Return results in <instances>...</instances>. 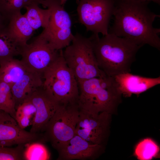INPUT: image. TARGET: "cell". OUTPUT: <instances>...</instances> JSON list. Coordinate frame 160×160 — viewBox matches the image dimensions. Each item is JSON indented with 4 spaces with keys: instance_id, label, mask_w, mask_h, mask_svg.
<instances>
[{
    "instance_id": "1",
    "label": "cell",
    "mask_w": 160,
    "mask_h": 160,
    "mask_svg": "<svg viewBox=\"0 0 160 160\" xmlns=\"http://www.w3.org/2000/svg\"><path fill=\"white\" fill-rule=\"evenodd\" d=\"M149 3L137 0H116L113 22L108 33L142 47L148 44L160 50V29L154 28L153 23L160 15L150 10Z\"/></svg>"
},
{
    "instance_id": "2",
    "label": "cell",
    "mask_w": 160,
    "mask_h": 160,
    "mask_svg": "<svg viewBox=\"0 0 160 160\" xmlns=\"http://www.w3.org/2000/svg\"><path fill=\"white\" fill-rule=\"evenodd\" d=\"M90 37L98 67L106 75L114 77L130 72L142 46L111 33L101 38L93 33Z\"/></svg>"
},
{
    "instance_id": "3",
    "label": "cell",
    "mask_w": 160,
    "mask_h": 160,
    "mask_svg": "<svg viewBox=\"0 0 160 160\" xmlns=\"http://www.w3.org/2000/svg\"><path fill=\"white\" fill-rule=\"evenodd\" d=\"M79 108L91 112L111 114L121 102V93L113 77L106 75L78 82Z\"/></svg>"
},
{
    "instance_id": "4",
    "label": "cell",
    "mask_w": 160,
    "mask_h": 160,
    "mask_svg": "<svg viewBox=\"0 0 160 160\" xmlns=\"http://www.w3.org/2000/svg\"><path fill=\"white\" fill-rule=\"evenodd\" d=\"M63 49L42 75V87L59 104L77 103L78 81L64 59Z\"/></svg>"
},
{
    "instance_id": "5",
    "label": "cell",
    "mask_w": 160,
    "mask_h": 160,
    "mask_svg": "<svg viewBox=\"0 0 160 160\" xmlns=\"http://www.w3.org/2000/svg\"><path fill=\"white\" fill-rule=\"evenodd\" d=\"M64 49V59L78 82L107 75L98 67L90 37L76 33L70 44Z\"/></svg>"
},
{
    "instance_id": "6",
    "label": "cell",
    "mask_w": 160,
    "mask_h": 160,
    "mask_svg": "<svg viewBox=\"0 0 160 160\" xmlns=\"http://www.w3.org/2000/svg\"><path fill=\"white\" fill-rule=\"evenodd\" d=\"M79 112L77 103L59 104L41 132L43 143L59 151L75 135Z\"/></svg>"
},
{
    "instance_id": "7",
    "label": "cell",
    "mask_w": 160,
    "mask_h": 160,
    "mask_svg": "<svg viewBox=\"0 0 160 160\" xmlns=\"http://www.w3.org/2000/svg\"><path fill=\"white\" fill-rule=\"evenodd\" d=\"M42 5L50 9L51 15L47 26L39 36L54 49H63L70 44L74 37L70 15L60 0H43Z\"/></svg>"
},
{
    "instance_id": "8",
    "label": "cell",
    "mask_w": 160,
    "mask_h": 160,
    "mask_svg": "<svg viewBox=\"0 0 160 160\" xmlns=\"http://www.w3.org/2000/svg\"><path fill=\"white\" fill-rule=\"evenodd\" d=\"M116 0H78L77 13L79 22L87 31L107 34Z\"/></svg>"
},
{
    "instance_id": "9",
    "label": "cell",
    "mask_w": 160,
    "mask_h": 160,
    "mask_svg": "<svg viewBox=\"0 0 160 160\" xmlns=\"http://www.w3.org/2000/svg\"><path fill=\"white\" fill-rule=\"evenodd\" d=\"M60 50L54 49L47 41L38 35L31 43L22 47L21 60L30 71L42 76L57 57Z\"/></svg>"
},
{
    "instance_id": "10",
    "label": "cell",
    "mask_w": 160,
    "mask_h": 160,
    "mask_svg": "<svg viewBox=\"0 0 160 160\" xmlns=\"http://www.w3.org/2000/svg\"><path fill=\"white\" fill-rule=\"evenodd\" d=\"M110 117V114L106 112L95 113L79 108L75 134L91 143L103 145Z\"/></svg>"
},
{
    "instance_id": "11",
    "label": "cell",
    "mask_w": 160,
    "mask_h": 160,
    "mask_svg": "<svg viewBox=\"0 0 160 160\" xmlns=\"http://www.w3.org/2000/svg\"><path fill=\"white\" fill-rule=\"evenodd\" d=\"M34 142H42L41 133H33L21 128L14 118L0 110V146L25 145Z\"/></svg>"
},
{
    "instance_id": "12",
    "label": "cell",
    "mask_w": 160,
    "mask_h": 160,
    "mask_svg": "<svg viewBox=\"0 0 160 160\" xmlns=\"http://www.w3.org/2000/svg\"><path fill=\"white\" fill-rule=\"evenodd\" d=\"M27 100L30 101L36 109L30 132L41 133L59 104L44 90L42 86L38 88Z\"/></svg>"
},
{
    "instance_id": "13",
    "label": "cell",
    "mask_w": 160,
    "mask_h": 160,
    "mask_svg": "<svg viewBox=\"0 0 160 160\" xmlns=\"http://www.w3.org/2000/svg\"><path fill=\"white\" fill-rule=\"evenodd\" d=\"M103 145L89 142L75 134L57 152V160H93L98 156Z\"/></svg>"
},
{
    "instance_id": "14",
    "label": "cell",
    "mask_w": 160,
    "mask_h": 160,
    "mask_svg": "<svg viewBox=\"0 0 160 160\" xmlns=\"http://www.w3.org/2000/svg\"><path fill=\"white\" fill-rule=\"evenodd\" d=\"M113 77L122 95L125 97H130L133 94L139 95L160 84V76L147 77L129 72Z\"/></svg>"
},
{
    "instance_id": "15",
    "label": "cell",
    "mask_w": 160,
    "mask_h": 160,
    "mask_svg": "<svg viewBox=\"0 0 160 160\" xmlns=\"http://www.w3.org/2000/svg\"><path fill=\"white\" fill-rule=\"evenodd\" d=\"M43 84L41 75L29 71L11 87L16 110Z\"/></svg>"
},
{
    "instance_id": "16",
    "label": "cell",
    "mask_w": 160,
    "mask_h": 160,
    "mask_svg": "<svg viewBox=\"0 0 160 160\" xmlns=\"http://www.w3.org/2000/svg\"><path fill=\"white\" fill-rule=\"evenodd\" d=\"M7 27L9 33L21 47L27 44L34 31L25 15L21 12L12 16Z\"/></svg>"
},
{
    "instance_id": "17",
    "label": "cell",
    "mask_w": 160,
    "mask_h": 160,
    "mask_svg": "<svg viewBox=\"0 0 160 160\" xmlns=\"http://www.w3.org/2000/svg\"><path fill=\"white\" fill-rule=\"evenodd\" d=\"M29 71L21 60L12 58L0 64V79L11 87Z\"/></svg>"
},
{
    "instance_id": "18",
    "label": "cell",
    "mask_w": 160,
    "mask_h": 160,
    "mask_svg": "<svg viewBox=\"0 0 160 160\" xmlns=\"http://www.w3.org/2000/svg\"><path fill=\"white\" fill-rule=\"evenodd\" d=\"M7 23L0 27V64L20 55L22 47L9 33Z\"/></svg>"
},
{
    "instance_id": "19",
    "label": "cell",
    "mask_w": 160,
    "mask_h": 160,
    "mask_svg": "<svg viewBox=\"0 0 160 160\" xmlns=\"http://www.w3.org/2000/svg\"><path fill=\"white\" fill-rule=\"evenodd\" d=\"M36 3L26 7V12L24 14L29 24L34 31L41 27L45 28L47 26L51 15L50 9H44Z\"/></svg>"
},
{
    "instance_id": "20",
    "label": "cell",
    "mask_w": 160,
    "mask_h": 160,
    "mask_svg": "<svg viewBox=\"0 0 160 160\" xmlns=\"http://www.w3.org/2000/svg\"><path fill=\"white\" fill-rule=\"evenodd\" d=\"M43 0H0V12L6 20L8 21L15 14L21 12L23 8L36 3L42 4Z\"/></svg>"
},
{
    "instance_id": "21",
    "label": "cell",
    "mask_w": 160,
    "mask_h": 160,
    "mask_svg": "<svg viewBox=\"0 0 160 160\" xmlns=\"http://www.w3.org/2000/svg\"><path fill=\"white\" fill-rule=\"evenodd\" d=\"M36 111V108L29 100H26L20 105L16 109L15 119L22 129L31 125V118Z\"/></svg>"
},
{
    "instance_id": "22",
    "label": "cell",
    "mask_w": 160,
    "mask_h": 160,
    "mask_svg": "<svg viewBox=\"0 0 160 160\" xmlns=\"http://www.w3.org/2000/svg\"><path fill=\"white\" fill-rule=\"evenodd\" d=\"M159 150V146L150 138H146L136 146L134 154L140 160H149L157 156Z\"/></svg>"
},
{
    "instance_id": "23",
    "label": "cell",
    "mask_w": 160,
    "mask_h": 160,
    "mask_svg": "<svg viewBox=\"0 0 160 160\" xmlns=\"http://www.w3.org/2000/svg\"><path fill=\"white\" fill-rule=\"evenodd\" d=\"M23 153L24 160H47L50 158V154L42 143L34 142L25 145Z\"/></svg>"
},
{
    "instance_id": "24",
    "label": "cell",
    "mask_w": 160,
    "mask_h": 160,
    "mask_svg": "<svg viewBox=\"0 0 160 160\" xmlns=\"http://www.w3.org/2000/svg\"><path fill=\"white\" fill-rule=\"evenodd\" d=\"M0 110L8 113L15 119L16 110L11 87L0 79Z\"/></svg>"
},
{
    "instance_id": "25",
    "label": "cell",
    "mask_w": 160,
    "mask_h": 160,
    "mask_svg": "<svg viewBox=\"0 0 160 160\" xmlns=\"http://www.w3.org/2000/svg\"><path fill=\"white\" fill-rule=\"evenodd\" d=\"M24 145L13 148L0 146V160H24Z\"/></svg>"
},
{
    "instance_id": "26",
    "label": "cell",
    "mask_w": 160,
    "mask_h": 160,
    "mask_svg": "<svg viewBox=\"0 0 160 160\" xmlns=\"http://www.w3.org/2000/svg\"><path fill=\"white\" fill-rule=\"evenodd\" d=\"M8 22L0 12V27Z\"/></svg>"
},
{
    "instance_id": "27",
    "label": "cell",
    "mask_w": 160,
    "mask_h": 160,
    "mask_svg": "<svg viewBox=\"0 0 160 160\" xmlns=\"http://www.w3.org/2000/svg\"><path fill=\"white\" fill-rule=\"evenodd\" d=\"M141 2H149L150 1H153L159 5L160 4V0H137Z\"/></svg>"
},
{
    "instance_id": "28",
    "label": "cell",
    "mask_w": 160,
    "mask_h": 160,
    "mask_svg": "<svg viewBox=\"0 0 160 160\" xmlns=\"http://www.w3.org/2000/svg\"><path fill=\"white\" fill-rule=\"evenodd\" d=\"M61 4L64 5L67 0H60Z\"/></svg>"
}]
</instances>
